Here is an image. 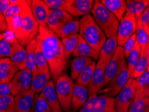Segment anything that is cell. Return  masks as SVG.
<instances>
[{
    "mask_svg": "<svg viewBox=\"0 0 149 112\" xmlns=\"http://www.w3.org/2000/svg\"><path fill=\"white\" fill-rule=\"evenodd\" d=\"M129 79H130V76L128 74V68L126 67L107 85L106 90L104 91V95L109 97L113 98V97L117 95L121 91V89L125 86Z\"/></svg>",
    "mask_w": 149,
    "mask_h": 112,
    "instance_id": "14",
    "label": "cell"
},
{
    "mask_svg": "<svg viewBox=\"0 0 149 112\" xmlns=\"http://www.w3.org/2000/svg\"><path fill=\"white\" fill-rule=\"evenodd\" d=\"M55 89L62 110L69 112L71 109V100L74 87V81L66 72H63L54 83Z\"/></svg>",
    "mask_w": 149,
    "mask_h": 112,
    "instance_id": "5",
    "label": "cell"
},
{
    "mask_svg": "<svg viewBox=\"0 0 149 112\" xmlns=\"http://www.w3.org/2000/svg\"><path fill=\"white\" fill-rule=\"evenodd\" d=\"M72 55L74 57H88V58H92L93 60L98 61L100 54L97 51H95L93 48H91L79 34L77 45L75 50Z\"/></svg>",
    "mask_w": 149,
    "mask_h": 112,
    "instance_id": "21",
    "label": "cell"
},
{
    "mask_svg": "<svg viewBox=\"0 0 149 112\" xmlns=\"http://www.w3.org/2000/svg\"><path fill=\"white\" fill-rule=\"evenodd\" d=\"M50 78H51L50 72L36 69L34 72H32L31 89L36 94L42 92L47 83H49Z\"/></svg>",
    "mask_w": 149,
    "mask_h": 112,
    "instance_id": "20",
    "label": "cell"
},
{
    "mask_svg": "<svg viewBox=\"0 0 149 112\" xmlns=\"http://www.w3.org/2000/svg\"><path fill=\"white\" fill-rule=\"evenodd\" d=\"M50 10L63 9L66 0H43Z\"/></svg>",
    "mask_w": 149,
    "mask_h": 112,
    "instance_id": "41",
    "label": "cell"
},
{
    "mask_svg": "<svg viewBox=\"0 0 149 112\" xmlns=\"http://www.w3.org/2000/svg\"><path fill=\"white\" fill-rule=\"evenodd\" d=\"M11 94V88L10 83H0V97H5Z\"/></svg>",
    "mask_w": 149,
    "mask_h": 112,
    "instance_id": "42",
    "label": "cell"
},
{
    "mask_svg": "<svg viewBox=\"0 0 149 112\" xmlns=\"http://www.w3.org/2000/svg\"><path fill=\"white\" fill-rule=\"evenodd\" d=\"M93 0H66L63 10L72 17L85 16L91 12Z\"/></svg>",
    "mask_w": 149,
    "mask_h": 112,
    "instance_id": "11",
    "label": "cell"
},
{
    "mask_svg": "<svg viewBox=\"0 0 149 112\" xmlns=\"http://www.w3.org/2000/svg\"><path fill=\"white\" fill-rule=\"evenodd\" d=\"M1 33H2L1 31H0V34H1Z\"/></svg>",
    "mask_w": 149,
    "mask_h": 112,
    "instance_id": "47",
    "label": "cell"
},
{
    "mask_svg": "<svg viewBox=\"0 0 149 112\" xmlns=\"http://www.w3.org/2000/svg\"><path fill=\"white\" fill-rule=\"evenodd\" d=\"M79 34L86 42L100 54L107 37L91 14L80 19Z\"/></svg>",
    "mask_w": 149,
    "mask_h": 112,
    "instance_id": "3",
    "label": "cell"
},
{
    "mask_svg": "<svg viewBox=\"0 0 149 112\" xmlns=\"http://www.w3.org/2000/svg\"><path fill=\"white\" fill-rule=\"evenodd\" d=\"M127 67L123 48L118 47L113 56L109 61L105 69L104 87H106L110 81Z\"/></svg>",
    "mask_w": 149,
    "mask_h": 112,
    "instance_id": "8",
    "label": "cell"
},
{
    "mask_svg": "<svg viewBox=\"0 0 149 112\" xmlns=\"http://www.w3.org/2000/svg\"><path fill=\"white\" fill-rule=\"evenodd\" d=\"M94 60L88 57H74L71 63V78L73 81L77 79L79 75L85 67L93 62Z\"/></svg>",
    "mask_w": 149,
    "mask_h": 112,
    "instance_id": "24",
    "label": "cell"
},
{
    "mask_svg": "<svg viewBox=\"0 0 149 112\" xmlns=\"http://www.w3.org/2000/svg\"><path fill=\"white\" fill-rule=\"evenodd\" d=\"M19 70L10 58L0 59V83H10Z\"/></svg>",
    "mask_w": 149,
    "mask_h": 112,
    "instance_id": "18",
    "label": "cell"
},
{
    "mask_svg": "<svg viewBox=\"0 0 149 112\" xmlns=\"http://www.w3.org/2000/svg\"><path fill=\"white\" fill-rule=\"evenodd\" d=\"M148 28H149V24H148Z\"/></svg>",
    "mask_w": 149,
    "mask_h": 112,
    "instance_id": "48",
    "label": "cell"
},
{
    "mask_svg": "<svg viewBox=\"0 0 149 112\" xmlns=\"http://www.w3.org/2000/svg\"><path fill=\"white\" fill-rule=\"evenodd\" d=\"M100 2L119 21L121 20L126 12V1L125 0H100Z\"/></svg>",
    "mask_w": 149,
    "mask_h": 112,
    "instance_id": "22",
    "label": "cell"
},
{
    "mask_svg": "<svg viewBox=\"0 0 149 112\" xmlns=\"http://www.w3.org/2000/svg\"><path fill=\"white\" fill-rule=\"evenodd\" d=\"M136 84L134 79L130 78L115 98L116 112H128L135 97Z\"/></svg>",
    "mask_w": 149,
    "mask_h": 112,
    "instance_id": "7",
    "label": "cell"
},
{
    "mask_svg": "<svg viewBox=\"0 0 149 112\" xmlns=\"http://www.w3.org/2000/svg\"><path fill=\"white\" fill-rule=\"evenodd\" d=\"M141 53V47L136 42L135 47L132 50V51L130 52L128 57V63H127V68H128V74L130 76V78H133L134 71L136 65L138 61H139L140 55Z\"/></svg>",
    "mask_w": 149,
    "mask_h": 112,
    "instance_id": "34",
    "label": "cell"
},
{
    "mask_svg": "<svg viewBox=\"0 0 149 112\" xmlns=\"http://www.w3.org/2000/svg\"><path fill=\"white\" fill-rule=\"evenodd\" d=\"M148 45L146 47L141 48V53L140 55L139 59L136 65L134 71L133 79H136L147 71L149 61L148 56Z\"/></svg>",
    "mask_w": 149,
    "mask_h": 112,
    "instance_id": "28",
    "label": "cell"
},
{
    "mask_svg": "<svg viewBox=\"0 0 149 112\" xmlns=\"http://www.w3.org/2000/svg\"><path fill=\"white\" fill-rule=\"evenodd\" d=\"M134 79L136 84L135 97H149V71Z\"/></svg>",
    "mask_w": 149,
    "mask_h": 112,
    "instance_id": "27",
    "label": "cell"
},
{
    "mask_svg": "<svg viewBox=\"0 0 149 112\" xmlns=\"http://www.w3.org/2000/svg\"><path fill=\"white\" fill-rule=\"evenodd\" d=\"M0 112H17L12 95L0 97Z\"/></svg>",
    "mask_w": 149,
    "mask_h": 112,
    "instance_id": "38",
    "label": "cell"
},
{
    "mask_svg": "<svg viewBox=\"0 0 149 112\" xmlns=\"http://www.w3.org/2000/svg\"><path fill=\"white\" fill-rule=\"evenodd\" d=\"M36 93L30 89L14 96L17 112H30Z\"/></svg>",
    "mask_w": 149,
    "mask_h": 112,
    "instance_id": "17",
    "label": "cell"
},
{
    "mask_svg": "<svg viewBox=\"0 0 149 112\" xmlns=\"http://www.w3.org/2000/svg\"><path fill=\"white\" fill-rule=\"evenodd\" d=\"M31 3L32 1H21L19 27L17 32L14 34L19 45L24 47L36 38L39 32V24L32 12Z\"/></svg>",
    "mask_w": 149,
    "mask_h": 112,
    "instance_id": "2",
    "label": "cell"
},
{
    "mask_svg": "<svg viewBox=\"0 0 149 112\" xmlns=\"http://www.w3.org/2000/svg\"><path fill=\"white\" fill-rule=\"evenodd\" d=\"M78 36L79 34H76L61 39L63 47H64L65 56L68 59L73 54L77 47L78 43Z\"/></svg>",
    "mask_w": 149,
    "mask_h": 112,
    "instance_id": "36",
    "label": "cell"
},
{
    "mask_svg": "<svg viewBox=\"0 0 149 112\" xmlns=\"http://www.w3.org/2000/svg\"><path fill=\"white\" fill-rule=\"evenodd\" d=\"M8 32H2L0 34V41L1 40H3L5 38H6L8 36Z\"/></svg>",
    "mask_w": 149,
    "mask_h": 112,
    "instance_id": "45",
    "label": "cell"
},
{
    "mask_svg": "<svg viewBox=\"0 0 149 112\" xmlns=\"http://www.w3.org/2000/svg\"><path fill=\"white\" fill-rule=\"evenodd\" d=\"M148 61H149V43H148ZM147 71H149V64H148V67Z\"/></svg>",
    "mask_w": 149,
    "mask_h": 112,
    "instance_id": "46",
    "label": "cell"
},
{
    "mask_svg": "<svg viewBox=\"0 0 149 112\" xmlns=\"http://www.w3.org/2000/svg\"><path fill=\"white\" fill-rule=\"evenodd\" d=\"M135 34L136 36V42L140 45V47H141V48L148 45L149 36L144 29L141 17L137 18L136 30Z\"/></svg>",
    "mask_w": 149,
    "mask_h": 112,
    "instance_id": "37",
    "label": "cell"
},
{
    "mask_svg": "<svg viewBox=\"0 0 149 112\" xmlns=\"http://www.w3.org/2000/svg\"><path fill=\"white\" fill-rule=\"evenodd\" d=\"M31 10L37 22L40 26H47L50 9L48 7L44 1L42 0H32Z\"/></svg>",
    "mask_w": 149,
    "mask_h": 112,
    "instance_id": "16",
    "label": "cell"
},
{
    "mask_svg": "<svg viewBox=\"0 0 149 112\" xmlns=\"http://www.w3.org/2000/svg\"><path fill=\"white\" fill-rule=\"evenodd\" d=\"M118 47L117 35L111 36L110 38H107L100 50L99 57H103L110 61L115 54Z\"/></svg>",
    "mask_w": 149,
    "mask_h": 112,
    "instance_id": "25",
    "label": "cell"
},
{
    "mask_svg": "<svg viewBox=\"0 0 149 112\" xmlns=\"http://www.w3.org/2000/svg\"><path fill=\"white\" fill-rule=\"evenodd\" d=\"M109 61L108 59L103 58V57H99L91 80L87 87L89 97L97 95L101 90L104 88L105 69Z\"/></svg>",
    "mask_w": 149,
    "mask_h": 112,
    "instance_id": "10",
    "label": "cell"
},
{
    "mask_svg": "<svg viewBox=\"0 0 149 112\" xmlns=\"http://www.w3.org/2000/svg\"><path fill=\"white\" fill-rule=\"evenodd\" d=\"M32 72L28 69L19 70L10 83L11 94L13 96L31 89Z\"/></svg>",
    "mask_w": 149,
    "mask_h": 112,
    "instance_id": "13",
    "label": "cell"
},
{
    "mask_svg": "<svg viewBox=\"0 0 149 112\" xmlns=\"http://www.w3.org/2000/svg\"><path fill=\"white\" fill-rule=\"evenodd\" d=\"M46 102L51 109L52 112H63L61 104L59 103L55 89V85L52 80H50L47 85L41 92Z\"/></svg>",
    "mask_w": 149,
    "mask_h": 112,
    "instance_id": "15",
    "label": "cell"
},
{
    "mask_svg": "<svg viewBox=\"0 0 149 112\" xmlns=\"http://www.w3.org/2000/svg\"><path fill=\"white\" fill-rule=\"evenodd\" d=\"M77 112H116L115 99L106 95L89 97L83 107Z\"/></svg>",
    "mask_w": 149,
    "mask_h": 112,
    "instance_id": "6",
    "label": "cell"
},
{
    "mask_svg": "<svg viewBox=\"0 0 149 112\" xmlns=\"http://www.w3.org/2000/svg\"><path fill=\"white\" fill-rule=\"evenodd\" d=\"M136 42V34H134L124 44L122 48H123L124 54L126 58L128 59L129 54H130V52L132 51V50L135 47Z\"/></svg>",
    "mask_w": 149,
    "mask_h": 112,
    "instance_id": "40",
    "label": "cell"
},
{
    "mask_svg": "<svg viewBox=\"0 0 149 112\" xmlns=\"http://www.w3.org/2000/svg\"><path fill=\"white\" fill-rule=\"evenodd\" d=\"M15 36L9 38L8 36L0 41V58H10L19 45Z\"/></svg>",
    "mask_w": 149,
    "mask_h": 112,
    "instance_id": "23",
    "label": "cell"
},
{
    "mask_svg": "<svg viewBox=\"0 0 149 112\" xmlns=\"http://www.w3.org/2000/svg\"><path fill=\"white\" fill-rule=\"evenodd\" d=\"M10 0H0V14H3L10 6Z\"/></svg>",
    "mask_w": 149,
    "mask_h": 112,
    "instance_id": "43",
    "label": "cell"
},
{
    "mask_svg": "<svg viewBox=\"0 0 149 112\" xmlns=\"http://www.w3.org/2000/svg\"><path fill=\"white\" fill-rule=\"evenodd\" d=\"M137 19L134 15L128 12L125 13L124 16L120 21L118 28L117 38L118 47H123L126 42L136 33Z\"/></svg>",
    "mask_w": 149,
    "mask_h": 112,
    "instance_id": "9",
    "label": "cell"
},
{
    "mask_svg": "<svg viewBox=\"0 0 149 112\" xmlns=\"http://www.w3.org/2000/svg\"><path fill=\"white\" fill-rule=\"evenodd\" d=\"M80 29V21L79 19H73L65 24L61 28L57 36L60 39L66 38L67 36L77 34Z\"/></svg>",
    "mask_w": 149,
    "mask_h": 112,
    "instance_id": "31",
    "label": "cell"
},
{
    "mask_svg": "<svg viewBox=\"0 0 149 112\" xmlns=\"http://www.w3.org/2000/svg\"><path fill=\"white\" fill-rule=\"evenodd\" d=\"M0 31L1 32H8V25L6 23V21L4 17L3 14H0Z\"/></svg>",
    "mask_w": 149,
    "mask_h": 112,
    "instance_id": "44",
    "label": "cell"
},
{
    "mask_svg": "<svg viewBox=\"0 0 149 112\" xmlns=\"http://www.w3.org/2000/svg\"><path fill=\"white\" fill-rule=\"evenodd\" d=\"M73 19V17L63 9L50 10L47 26L50 31L57 36L63 26Z\"/></svg>",
    "mask_w": 149,
    "mask_h": 112,
    "instance_id": "12",
    "label": "cell"
},
{
    "mask_svg": "<svg viewBox=\"0 0 149 112\" xmlns=\"http://www.w3.org/2000/svg\"><path fill=\"white\" fill-rule=\"evenodd\" d=\"M34 112H52L49 104L46 102L41 93L38 96L36 102L35 103Z\"/></svg>",
    "mask_w": 149,
    "mask_h": 112,
    "instance_id": "39",
    "label": "cell"
},
{
    "mask_svg": "<svg viewBox=\"0 0 149 112\" xmlns=\"http://www.w3.org/2000/svg\"><path fill=\"white\" fill-rule=\"evenodd\" d=\"M88 89L83 85H74L71 100V109L74 111H78L83 107L88 99Z\"/></svg>",
    "mask_w": 149,
    "mask_h": 112,
    "instance_id": "19",
    "label": "cell"
},
{
    "mask_svg": "<svg viewBox=\"0 0 149 112\" xmlns=\"http://www.w3.org/2000/svg\"><path fill=\"white\" fill-rule=\"evenodd\" d=\"M128 112H149V97H135Z\"/></svg>",
    "mask_w": 149,
    "mask_h": 112,
    "instance_id": "35",
    "label": "cell"
},
{
    "mask_svg": "<svg viewBox=\"0 0 149 112\" xmlns=\"http://www.w3.org/2000/svg\"><path fill=\"white\" fill-rule=\"evenodd\" d=\"M96 62L93 61L90 65L85 68L83 71L81 72L79 75L77 79V84L83 85L85 87H88V85L91 80L92 76H93L94 71L96 67Z\"/></svg>",
    "mask_w": 149,
    "mask_h": 112,
    "instance_id": "32",
    "label": "cell"
},
{
    "mask_svg": "<svg viewBox=\"0 0 149 112\" xmlns=\"http://www.w3.org/2000/svg\"><path fill=\"white\" fill-rule=\"evenodd\" d=\"M36 40L37 46L36 50H35V61H36L37 69L45 72H50L49 65H48L47 59L43 54L40 40H39L38 37H36Z\"/></svg>",
    "mask_w": 149,
    "mask_h": 112,
    "instance_id": "33",
    "label": "cell"
},
{
    "mask_svg": "<svg viewBox=\"0 0 149 112\" xmlns=\"http://www.w3.org/2000/svg\"><path fill=\"white\" fill-rule=\"evenodd\" d=\"M92 16L107 38L117 35L120 21L111 13L100 0L94 1L91 10Z\"/></svg>",
    "mask_w": 149,
    "mask_h": 112,
    "instance_id": "4",
    "label": "cell"
},
{
    "mask_svg": "<svg viewBox=\"0 0 149 112\" xmlns=\"http://www.w3.org/2000/svg\"><path fill=\"white\" fill-rule=\"evenodd\" d=\"M37 46L36 38L32 40L26 45V69L31 72H34L37 69L36 61H35V50Z\"/></svg>",
    "mask_w": 149,
    "mask_h": 112,
    "instance_id": "29",
    "label": "cell"
},
{
    "mask_svg": "<svg viewBox=\"0 0 149 112\" xmlns=\"http://www.w3.org/2000/svg\"><path fill=\"white\" fill-rule=\"evenodd\" d=\"M149 7V0H127L126 12L134 15L136 17H141L142 13Z\"/></svg>",
    "mask_w": 149,
    "mask_h": 112,
    "instance_id": "26",
    "label": "cell"
},
{
    "mask_svg": "<svg viewBox=\"0 0 149 112\" xmlns=\"http://www.w3.org/2000/svg\"><path fill=\"white\" fill-rule=\"evenodd\" d=\"M43 54L47 59L52 81L54 83L68 67V59L61 40L47 26H39L38 36Z\"/></svg>",
    "mask_w": 149,
    "mask_h": 112,
    "instance_id": "1",
    "label": "cell"
},
{
    "mask_svg": "<svg viewBox=\"0 0 149 112\" xmlns=\"http://www.w3.org/2000/svg\"><path fill=\"white\" fill-rule=\"evenodd\" d=\"M10 58L19 70L26 69V51L24 47L21 45L19 44L14 54Z\"/></svg>",
    "mask_w": 149,
    "mask_h": 112,
    "instance_id": "30",
    "label": "cell"
},
{
    "mask_svg": "<svg viewBox=\"0 0 149 112\" xmlns=\"http://www.w3.org/2000/svg\"><path fill=\"white\" fill-rule=\"evenodd\" d=\"M0 59H1V58H0Z\"/></svg>",
    "mask_w": 149,
    "mask_h": 112,
    "instance_id": "49",
    "label": "cell"
}]
</instances>
